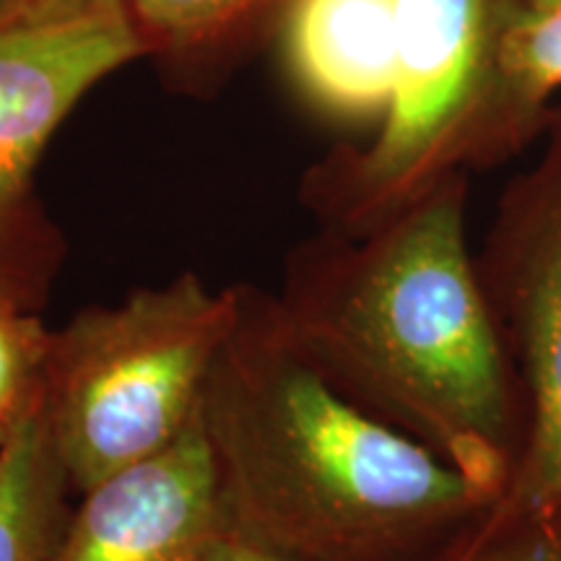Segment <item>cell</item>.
<instances>
[{
	"mask_svg": "<svg viewBox=\"0 0 561 561\" xmlns=\"http://www.w3.org/2000/svg\"><path fill=\"white\" fill-rule=\"evenodd\" d=\"M224 536L291 561H432L500 496L348 398L294 339L242 331L201 405Z\"/></svg>",
	"mask_w": 561,
	"mask_h": 561,
	"instance_id": "1",
	"label": "cell"
},
{
	"mask_svg": "<svg viewBox=\"0 0 561 561\" xmlns=\"http://www.w3.org/2000/svg\"><path fill=\"white\" fill-rule=\"evenodd\" d=\"M289 328L348 398L502 496L523 445V396L466 242V174L331 252Z\"/></svg>",
	"mask_w": 561,
	"mask_h": 561,
	"instance_id": "2",
	"label": "cell"
},
{
	"mask_svg": "<svg viewBox=\"0 0 561 561\" xmlns=\"http://www.w3.org/2000/svg\"><path fill=\"white\" fill-rule=\"evenodd\" d=\"M240 320V297L182 276L53 335L45 409L68 481L89 491L178 439Z\"/></svg>",
	"mask_w": 561,
	"mask_h": 561,
	"instance_id": "3",
	"label": "cell"
},
{
	"mask_svg": "<svg viewBox=\"0 0 561 561\" xmlns=\"http://www.w3.org/2000/svg\"><path fill=\"white\" fill-rule=\"evenodd\" d=\"M507 0H396V81L382 130L335 170L333 203L369 229L462 167L507 159L496 37Z\"/></svg>",
	"mask_w": 561,
	"mask_h": 561,
	"instance_id": "4",
	"label": "cell"
},
{
	"mask_svg": "<svg viewBox=\"0 0 561 561\" xmlns=\"http://www.w3.org/2000/svg\"><path fill=\"white\" fill-rule=\"evenodd\" d=\"M541 136V157L504 187L479 255L523 396L504 504L561 500V107Z\"/></svg>",
	"mask_w": 561,
	"mask_h": 561,
	"instance_id": "5",
	"label": "cell"
},
{
	"mask_svg": "<svg viewBox=\"0 0 561 561\" xmlns=\"http://www.w3.org/2000/svg\"><path fill=\"white\" fill-rule=\"evenodd\" d=\"M146 53L125 0H24L0 16V297L21 305L47 140L91 87Z\"/></svg>",
	"mask_w": 561,
	"mask_h": 561,
	"instance_id": "6",
	"label": "cell"
},
{
	"mask_svg": "<svg viewBox=\"0 0 561 561\" xmlns=\"http://www.w3.org/2000/svg\"><path fill=\"white\" fill-rule=\"evenodd\" d=\"M83 494L50 561H198L224 536L219 471L201 413L159 453Z\"/></svg>",
	"mask_w": 561,
	"mask_h": 561,
	"instance_id": "7",
	"label": "cell"
},
{
	"mask_svg": "<svg viewBox=\"0 0 561 561\" xmlns=\"http://www.w3.org/2000/svg\"><path fill=\"white\" fill-rule=\"evenodd\" d=\"M286 47L322 107L385 115L396 81V0H291Z\"/></svg>",
	"mask_w": 561,
	"mask_h": 561,
	"instance_id": "8",
	"label": "cell"
},
{
	"mask_svg": "<svg viewBox=\"0 0 561 561\" xmlns=\"http://www.w3.org/2000/svg\"><path fill=\"white\" fill-rule=\"evenodd\" d=\"M62 481L68 476L42 392L0 445V561H50L66 528L60 523Z\"/></svg>",
	"mask_w": 561,
	"mask_h": 561,
	"instance_id": "9",
	"label": "cell"
},
{
	"mask_svg": "<svg viewBox=\"0 0 561 561\" xmlns=\"http://www.w3.org/2000/svg\"><path fill=\"white\" fill-rule=\"evenodd\" d=\"M561 87V0L504 3L496 37V115L507 157L543 133L549 96Z\"/></svg>",
	"mask_w": 561,
	"mask_h": 561,
	"instance_id": "10",
	"label": "cell"
},
{
	"mask_svg": "<svg viewBox=\"0 0 561 561\" xmlns=\"http://www.w3.org/2000/svg\"><path fill=\"white\" fill-rule=\"evenodd\" d=\"M432 561H561V500L496 502Z\"/></svg>",
	"mask_w": 561,
	"mask_h": 561,
	"instance_id": "11",
	"label": "cell"
},
{
	"mask_svg": "<svg viewBox=\"0 0 561 561\" xmlns=\"http://www.w3.org/2000/svg\"><path fill=\"white\" fill-rule=\"evenodd\" d=\"M273 0H125L149 50H201L242 30Z\"/></svg>",
	"mask_w": 561,
	"mask_h": 561,
	"instance_id": "12",
	"label": "cell"
},
{
	"mask_svg": "<svg viewBox=\"0 0 561 561\" xmlns=\"http://www.w3.org/2000/svg\"><path fill=\"white\" fill-rule=\"evenodd\" d=\"M53 335L19 301L0 297V445L45 392Z\"/></svg>",
	"mask_w": 561,
	"mask_h": 561,
	"instance_id": "13",
	"label": "cell"
},
{
	"mask_svg": "<svg viewBox=\"0 0 561 561\" xmlns=\"http://www.w3.org/2000/svg\"><path fill=\"white\" fill-rule=\"evenodd\" d=\"M198 561H291V559L278 557V553L261 549V546L240 541V538L221 536L219 541L210 543V549L203 553Z\"/></svg>",
	"mask_w": 561,
	"mask_h": 561,
	"instance_id": "14",
	"label": "cell"
},
{
	"mask_svg": "<svg viewBox=\"0 0 561 561\" xmlns=\"http://www.w3.org/2000/svg\"><path fill=\"white\" fill-rule=\"evenodd\" d=\"M19 3H24V0H0V16H5V13L16 9Z\"/></svg>",
	"mask_w": 561,
	"mask_h": 561,
	"instance_id": "15",
	"label": "cell"
},
{
	"mask_svg": "<svg viewBox=\"0 0 561 561\" xmlns=\"http://www.w3.org/2000/svg\"><path fill=\"white\" fill-rule=\"evenodd\" d=\"M517 3H533V5H538V3H559V0H517Z\"/></svg>",
	"mask_w": 561,
	"mask_h": 561,
	"instance_id": "16",
	"label": "cell"
}]
</instances>
